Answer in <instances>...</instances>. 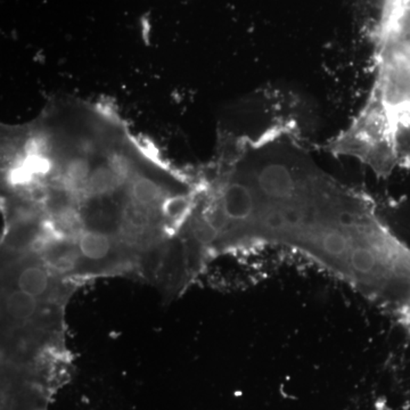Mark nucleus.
I'll list each match as a JSON object with an SVG mask.
<instances>
[{"mask_svg":"<svg viewBox=\"0 0 410 410\" xmlns=\"http://www.w3.org/2000/svg\"><path fill=\"white\" fill-rule=\"evenodd\" d=\"M199 177L193 229L210 255L287 248L367 296L399 238L373 199L318 163L292 113L219 125Z\"/></svg>","mask_w":410,"mask_h":410,"instance_id":"nucleus-1","label":"nucleus"},{"mask_svg":"<svg viewBox=\"0 0 410 410\" xmlns=\"http://www.w3.org/2000/svg\"><path fill=\"white\" fill-rule=\"evenodd\" d=\"M56 278L46 264H29L17 273L16 289L44 301L45 298L54 296Z\"/></svg>","mask_w":410,"mask_h":410,"instance_id":"nucleus-2","label":"nucleus"},{"mask_svg":"<svg viewBox=\"0 0 410 410\" xmlns=\"http://www.w3.org/2000/svg\"><path fill=\"white\" fill-rule=\"evenodd\" d=\"M43 300L29 296L21 289H12L3 298V307L7 316L15 323L32 321L41 310Z\"/></svg>","mask_w":410,"mask_h":410,"instance_id":"nucleus-3","label":"nucleus"},{"mask_svg":"<svg viewBox=\"0 0 410 410\" xmlns=\"http://www.w3.org/2000/svg\"><path fill=\"white\" fill-rule=\"evenodd\" d=\"M395 154L397 167L410 168V115L395 134Z\"/></svg>","mask_w":410,"mask_h":410,"instance_id":"nucleus-4","label":"nucleus"},{"mask_svg":"<svg viewBox=\"0 0 410 410\" xmlns=\"http://www.w3.org/2000/svg\"><path fill=\"white\" fill-rule=\"evenodd\" d=\"M185 234H186V233H185ZM185 239H186V235H185ZM187 245H188V244H187ZM188 248H190V246H188ZM190 250H192V249H190ZM192 251H193V250H192ZM194 253H195V252H194ZM195 255H196V253H195ZM197 257H199V255H197ZM199 259H201V258H199ZM201 260H202V259H201ZM202 261H203V260H202Z\"/></svg>","mask_w":410,"mask_h":410,"instance_id":"nucleus-5","label":"nucleus"}]
</instances>
